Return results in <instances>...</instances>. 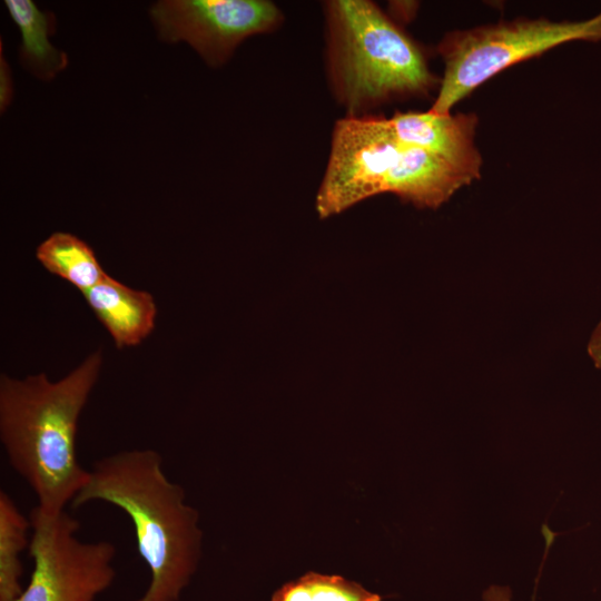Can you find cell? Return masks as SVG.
Returning a JSON list of instances; mask_svg holds the SVG:
<instances>
[{
  "label": "cell",
  "instance_id": "1",
  "mask_svg": "<svg viewBox=\"0 0 601 601\" xmlns=\"http://www.w3.org/2000/svg\"><path fill=\"white\" fill-rule=\"evenodd\" d=\"M101 365L98 349L56 382L45 373L0 377L1 444L46 515L66 511L88 481L89 470L77 457L78 421Z\"/></svg>",
  "mask_w": 601,
  "mask_h": 601
},
{
  "label": "cell",
  "instance_id": "2",
  "mask_svg": "<svg viewBox=\"0 0 601 601\" xmlns=\"http://www.w3.org/2000/svg\"><path fill=\"white\" fill-rule=\"evenodd\" d=\"M100 501L130 519L138 552L150 581L136 601H179L200 560L198 513L185 490L162 469L150 449L124 450L92 463L89 477L71 502L73 509Z\"/></svg>",
  "mask_w": 601,
  "mask_h": 601
},
{
  "label": "cell",
  "instance_id": "3",
  "mask_svg": "<svg viewBox=\"0 0 601 601\" xmlns=\"http://www.w3.org/2000/svg\"><path fill=\"white\" fill-rule=\"evenodd\" d=\"M324 8L328 78L347 116L440 86L423 49L376 3L332 0Z\"/></svg>",
  "mask_w": 601,
  "mask_h": 601
},
{
  "label": "cell",
  "instance_id": "4",
  "mask_svg": "<svg viewBox=\"0 0 601 601\" xmlns=\"http://www.w3.org/2000/svg\"><path fill=\"white\" fill-rule=\"evenodd\" d=\"M449 176L442 158L402 142L388 118L346 116L333 129L316 210L327 218L386 193L417 208H434L445 194Z\"/></svg>",
  "mask_w": 601,
  "mask_h": 601
},
{
  "label": "cell",
  "instance_id": "5",
  "mask_svg": "<svg viewBox=\"0 0 601 601\" xmlns=\"http://www.w3.org/2000/svg\"><path fill=\"white\" fill-rule=\"evenodd\" d=\"M572 41H601V11L577 21L519 18L451 31L437 46L444 72L430 111L451 114L460 100L504 69Z\"/></svg>",
  "mask_w": 601,
  "mask_h": 601
},
{
  "label": "cell",
  "instance_id": "6",
  "mask_svg": "<svg viewBox=\"0 0 601 601\" xmlns=\"http://www.w3.org/2000/svg\"><path fill=\"white\" fill-rule=\"evenodd\" d=\"M29 519L33 570L16 601H96L111 587L112 542L82 541L79 521L67 511L49 516L33 508Z\"/></svg>",
  "mask_w": 601,
  "mask_h": 601
},
{
  "label": "cell",
  "instance_id": "7",
  "mask_svg": "<svg viewBox=\"0 0 601 601\" xmlns=\"http://www.w3.org/2000/svg\"><path fill=\"white\" fill-rule=\"evenodd\" d=\"M158 36L185 41L211 67L224 65L246 38L270 32L283 14L266 0H161L150 8Z\"/></svg>",
  "mask_w": 601,
  "mask_h": 601
},
{
  "label": "cell",
  "instance_id": "8",
  "mask_svg": "<svg viewBox=\"0 0 601 601\" xmlns=\"http://www.w3.org/2000/svg\"><path fill=\"white\" fill-rule=\"evenodd\" d=\"M388 121L402 142L443 158L474 180L481 177L482 157L475 145L479 121L475 114L396 111Z\"/></svg>",
  "mask_w": 601,
  "mask_h": 601
},
{
  "label": "cell",
  "instance_id": "9",
  "mask_svg": "<svg viewBox=\"0 0 601 601\" xmlns=\"http://www.w3.org/2000/svg\"><path fill=\"white\" fill-rule=\"evenodd\" d=\"M82 295L118 348L139 345L155 328L157 306L148 292L107 275Z\"/></svg>",
  "mask_w": 601,
  "mask_h": 601
},
{
  "label": "cell",
  "instance_id": "10",
  "mask_svg": "<svg viewBox=\"0 0 601 601\" xmlns=\"http://www.w3.org/2000/svg\"><path fill=\"white\" fill-rule=\"evenodd\" d=\"M6 8L21 35L20 60L26 69L49 81L68 66V56L50 41L56 31L52 12L41 11L31 0H6Z\"/></svg>",
  "mask_w": 601,
  "mask_h": 601
},
{
  "label": "cell",
  "instance_id": "11",
  "mask_svg": "<svg viewBox=\"0 0 601 601\" xmlns=\"http://www.w3.org/2000/svg\"><path fill=\"white\" fill-rule=\"evenodd\" d=\"M36 257L49 273L67 280L81 293L108 275L92 248L70 233L51 234L38 246Z\"/></svg>",
  "mask_w": 601,
  "mask_h": 601
},
{
  "label": "cell",
  "instance_id": "12",
  "mask_svg": "<svg viewBox=\"0 0 601 601\" xmlns=\"http://www.w3.org/2000/svg\"><path fill=\"white\" fill-rule=\"evenodd\" d=\"M31 522L12 497L0 491V601H16L23 590L21 552L28 545Z\"/></svg>",
  "mask_w": 601,
  "mask_h": 601
},
{
  "label": "cell",
  "instance_id": "13",
  "mask_svg": "<svg viewBox=\"0 0 601 601\" xmlns=\"http://www.w3.org/2000/svg\"><path fill=\"white\" fill-rule=\"evenodd\" d=\"M272 601H382V597L339 575L307 572L282 585Z\"/></svg>",
  "mask_w": 601,
  "mask_h": 601
},
{
  "label": "cell",
  "instance_id": "14",
  "mask_svg": "<svg viewBox=\"0 0 601 601\" xmlns=\"http://www.w3.org/2000/svg\"><path fill=\"white\" fill-rule=\"evenodd\" d=\"M0 52V110L4 112L13 98V79L10 66L2 53V42Z\"/></svg>",
  "mask_w": 601,
  "mask_h": 601
},
{
  "label": "cell",
  "instance_id": "15",
  "mask_svg": "<svg viewBox=\"0 0 601 601\" xmlns=\"http://www.w3.org/2000/svg\"><path fill=\"white\" fill-rule=\"evenodd\" d=\"M587 349L595 367L601 370V321L593 329Z\"/></svg>",
  "mask_w": 601,
  "mask_h": 601
},
{
  "label": "cell",
  "instance_id": "16",
  "mask_svg": "<svg viewBox=\"0 0 601 601\" xmlns=\"http://www.w3.org/2000/svg\"><path fill=\"white\" fill-rule=\"evenodd\" d=\"M509 587L491 585L483 592V601H511Z\"/></svg>",
  "mask_w": 601,
  "mask_h": 601
}]
</instances>
